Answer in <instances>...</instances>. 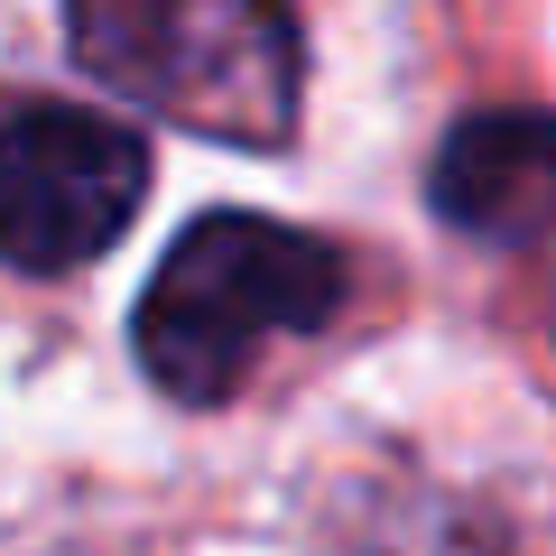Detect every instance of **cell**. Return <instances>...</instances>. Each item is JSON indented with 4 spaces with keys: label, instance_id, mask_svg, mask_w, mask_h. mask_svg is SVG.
I'll return each instance as SVG.
<instances>
[{
    "label": "cell",
    "instance_id": "cell-1",
    "mask_svg": "<svg viewBox=\"0 0 556 556\" xmlns=\"http://www.w3.org/2000/svg\"><path fill=\"white\" fill-rule=\"evenodd\" d=\"M353 269L325 232L269 214H204L177 232V251L159 260V278L139 288V371L186 408H214L251 380V362L278 334H316L343 316Z\"/></svg>",
    "mask_w": 556,
    "mask_h": 556
},
{
    "label": "cell",
    "instance_id": "cell-2",
    "mask_svg": "<svg viewBox=\"0 0 556 556\" xmlns=\"http://www.w3.org/2000/svg\"><path fill=\"white\" fill-rule=\"evenodd\" d=\"M75 56L159 121L223 149H288L306 38L288 0H65Z\"/></svg>",
    "mask_w": 556,
    "mask_h": 556
},
{
    "label": "cell",
    "instance_id": "cell-3",
    "mask_svg": "<svg viewBox=\"0 0 556 556\" xmlns=\"http://www.w3.org/2000/svg\"><path fill=\"white\" fill-rule=\"evenodd\" d=\"M149 204V139L93 102L0 112V260L56 278L102 260Z\"/></svg>",
    "mask_w": 556,
    "mask_h": 556
},
{
    "label": "cell",
    "instance_id": "cell-4",
    "mask_svg": "<svg viewBox=\"0 0 556 556\" xmlns=\"http://www.w3.org/2000/svg\"><path fill=\"white\" fill-rule=\"evenodd\" d=\"M427 204L473 241H529L556 223V112L538 102H492L445 130L427 167Z\"/></svg>",
    "mask_w": 556,
    "mask_h": 556
},
{
    "label": "cell",
    "instance_id": "cell-5",
    "mask_svg": "<svg viewBox=\"0 0 556 556\" xmlns=\"http://www.w3.org/2000/svg\"><path fill=\"white\" fill-rule=\"evenodd\" d=\"M306 556H519V538L501 529L482 501L399 473V482H362V492L316 529Z\"/></svg>",
    "mask_w": 556,
    "mask_h": 556
}]
</instances>
